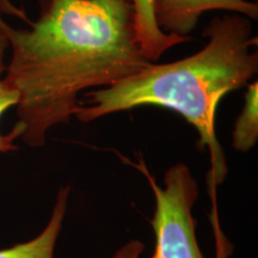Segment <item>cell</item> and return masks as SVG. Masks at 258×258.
Here are the masks:
<instances>
[{
    "label": "cell",
    "mask_w": 258,
    "mask_h": 258,
    "mask_svg": "<svg viewBox=\"0 0 258 258\" xmlns=\"http://www.w3.org/2000/svg\"><path fill=\"white\" fill-rule=\"evenodd\" d=\"M135 11L138 38L145 56L151 62L158 61L165 51L191 40L189 36L165 34L158 28L153 15V0H132Z\"/></svg>",
    "instance_id": "6"
},
{
    "label": "cell",
    "mask_w": 258,
    "mask_h": 258,
    "mask_svg": "<svg viewBox=\"0 0 258 258\" xmlns=\"http://www.w3.org/2000/svg\"><path fill=\"white\" fill-rule=\"evenodd\" d=\"M258 139V83L250 84L245 95V103L235 121L232 146L239 152H247Z\"/></svg>",
    "instance_id": "7"
},
{
    "label": "cell",
    "mask_w": 258,
    "mask_h": 258,
    "mask_svg": "<svg viewBox=\"0 0 258 258\" xmlns=\"http://www.w3.org/2000/svg\"><path fill=\"white\" fill-rule=\"evenodd\" d=\"M9 49V41L4 32L0 30V117L4 115L6 110L11 106H16L18 103V93L9 88L4 82V74L6 71L5 56L6 51ZM17 140L16 135L11 131L8 134H3L0 132V153L14 152L18 150V146L15 144Z\"/></svg>",
    "instance_id": "8"
},
{
    "label": "cell",
    "mask_w": 258,
    "mask_h": 258,
    "mask_svg": "<svg viewBox=\"0 0 258 258\" xmlns=\"http://www.w3.org/2000/svg\"><path fill=\"white\" fill-rule=\"evenodd\" d=\"M224 10L258 18V5L249 0H153V15L158 28L165 34L188 36L202 14Z\"/></svg>",
    "instance_id": "4"
},
{
    "label": "cell",
    "mask_w": 258,
    "mask_h": 258,
    "mask_svg": "<svg viewBox=\"0 0 258 258\" xmlns=\"http://www.w3.org/2000/svg\"><path fill=\"white\" fill-rule=\"evenodd\" d=\"M30 28L0 17L11 59L4 82L18 93L11 132L29 147L69 123L91 88H109L150 66L138 38L132 0H40Z\"/></svg>",
    "instance_id": "1"
},
{
    "label": "cell",
    "mask_w": 258,
    "mask_h": 258,
    "mask_svg": "<svg viewBox=\"0 0 258 258\" xmlns=\"http://www.w3.org/2000/svg\"><path fill=\"white\" fill-rule=\"evenodd\" d=\"M146 177L156 199V211L151 220L156 246L150 258H206L196 237L192 208L198 202L199 184L185 164L171 166L164 175V188L144 163L137 166ZM145 245L138 239L125 243L112 258H141Z\"/></svg>",
    "instance_id": "3"
},
{
    "label": "cell",
    "mask_w": 258,
    "mask_h": 258,
    "mask_svg": "<svg viewBox=\"0 0 258 258\" xmlns=\"http://www.w3.org/2000/svg\"><path fill=\"white\" fill-rule=\"evenodd\" d=\"M208 43L199 53L175 62L154 64L114 85L86 93L76 117L88 123L103 116L145 105L170 109L185 118L200 135L199 145L211 153L213 208L215 189L227 175L215 120L226 95L244 88L258 72V38L250 18L231 14L215 17L203 30ZM217 209V207H215Z\"/></svg>",
    "instance_id": "2"
},
{
    "label": "cell",
    "mask_w": 258,
    "mask_h": 258,
    "mask_svg": "<svg viewBox=\"0 0 258 258\" xmlns=\"http://www.w3.org/2000/svg\"><path fill=\"white\" fill-rule=\"evenodd\" d=\"M69 195L70 186L60 189L50 219L44 230L36 238L27 243L0 250V258H54L55 245L66 215Z\"/></svg>",
    "instance_id": "5"
}]
</instances>
